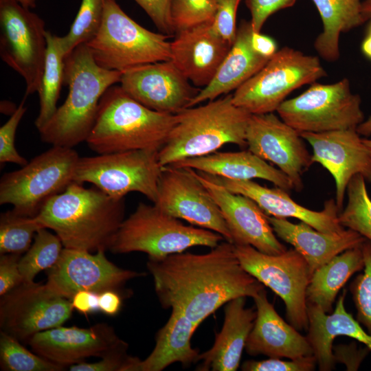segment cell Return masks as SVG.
Instances as JSON below:
<instances>
[{"label":"cell","instance_id":"obj_1","mask_svg":"<svg viewBox=\"0 0 371 371\" xmlns=\"http://www.w3.org/2000/svg\"><path fill=\"white\" fill-rule=\"evenodd\" d=\"M146 267L161 306L181 313L198 326L232 300L253 298L265 289L243 267L234 244L227 240L204 254L181 252L148 259Z\"/></svg>","mask_w":371,"mask_h":371},{"label":"cell","instance_id":"obj_2","mask_svg":"<svg viewBox=\"0 0 371 371\" xmlns=\"http://www.w3.org/2000/svg\"><path fill=\"white\" fill-rule=\"evenodd\" d=\"M124 214V198L73 182L49 199L35 218L54 231L65 248L96 252L110 249Z\"/></svg>","mask_w":371,"mask_h":371},{"label":"cell","instance_id":"obj_3","mask_svg":"<svg viewBox=\"0 0 371 371\" xmlns=\"http://www.w3.org/2000/svg\"><path fill=\"white\" fill-rule=\"evenodd\" d=\"M122 73L98 65L85 43L77 46L65 58L67 97L38 130L42 142L67 148L86 142L101 98L109 87L120 83Z\"/></svg>","mask_w":371,"mask_h":371},{"label":"cell","instance_id":"obj_4","mask_svg":"<svg viewBox=\"0 0 371 371\" xmlns=\"http://www.w3.org/2000/svg\"><path fill=\"white\" fill-rule=\"evenodd\" d=\"M251 115L234 104L232 94L183 109L175 114V123L158 152L160 165L207 155L227 144L247 147Z\"/></svg>","mask_w":371,"mask_h":371},{"label":"cell","instance_id":"obj_5","mask_svg":"<svg viewBox=\"0 0 371 371\" xmlns=\"http://www.w3.org/2000/svg\"><path fill=\"white\" fill-rule=\"evenodd\" d=\"M175 123V114L152 110L128 95L120 85H113L100 99L86 142L98 154L159 150Z\"/></svg>","mask_w":371,"mask_h":371},{"label":"cell","instance_id":"obj_6","mask_svg":"<svg viewBox=\"0 0 371 371\" xmlns=\"http://www.w3.org/2000/svg\"><path fill=\"white\" fill-rule=\"evenodd\" d=\"M224 238L210 229L186 225L155 204L140 202L120 225L110 249L114 254L143 252L161 260L195 246L214 248Z\"/></svg>","mask_w":371,"mask_h":371},{"label":"cell","instance_id":"obj_7","mask_svg":"<svg viewBox=\"0 0 371 371\" xmlns=\"http://www.w3.org/2000/svg\"><path fill=\"white\" fill-rule=\"evenodd\" d=\"M168 35L138 24L116 0H104V14L96 35L85 43L100 67L124 72L133 67L171 60Z\"/></svg>","mask_w":371,"mask_h":371},{"label":"cell","instance_id":"obj_8","mask_svg":"<svg viewBox=\"0 0 371 371\" xmlns=\"http://www.w3.org/2000/svg\"><path fill=\"white\" fill-rule=\"evenodd\" d=\"M74 148L52 146L19 170L4 174L0 181V204L16 212L35 217L45 203L73 182L80 159Z\"/></svg>","mask_w":371,"mask_h":371},{"label":"cell","instance_id":"obj_9","mask_svg":"<svg viewBox=\"0 0 371 371\" xmlns=\"http://www.w3.org/2000/svg\"><path fill=\"white\" fill-rule=\"evenodd\" d=\"M326 76L318 57L284 47L235 90L233 102L251 115L273 113L293 91Z\"/></svg>","mask_w":371,"mask_h":371},{"label":"cell","instance_id":"obj_10","mask_svg":"<svg viewBox=\"0 0 371 371\" xmlns=\"http://www.w3.org/2000/svg\"><path fill=\"white\" fill-rule=\"evenodd\" d=\"M361 102L344 78L333 84L315 82L298 96L284 100L276 111L300 133L357 129L365 120Z\"/></svg>","mask_w":371,"mask_h":371},{"label":"cell","instance_id":"obj_11","mask_svg":"<svg viewBox=\"0 0 371 371\" xmlns=\"http://www.w3.org/2000/svg\"><path fill=\"white\" fill-rule=\"evenodd\" d=\"M158 152L142 149L80 157L74 182L91 183L117 199L139 192L154 203L162 170Z\"/></svg>","mask_w":371,"mask_h":371},{"label":"cell","instance_id":"obj_12","mask_svg":"<svg viewBox=\"0 0 371 371\" xmlns=\"http://www.w3.org/2000/svg\"><path fill=\"white\" fill-rule=\"evenodd\" d=\"M234 245L243 267L282 300L289 324L299 331L307 330L306 289L313 273L304 257L294 248L271 255L250 245Z\"/></svg>","mask_w":371,"mask_h":371},{"label":"cell","instance_id":"obj_13","mask_svg":"<svg viewBox=\"0 0 371 371\" xmlns=\"http://www.w3.org/2000/svg\"><path fill=\"white\" fill-rule=\"evenodd\" d=\"M43 20L15 0H0V56L22 76L25 97L38 92L47 49Z\"/></svg>","mask_w":371,"mask_h":371},{"label":"cell","instance_id":"obj_14","mask_svg":"<svg viewBox=\"0 0 371 371\" xmlns=\"http://www.w3.org/2000/svg\"><path fill=\"white\" fill-rule=\"evenodd\" d=\"M71 300L45 284L23 282L0 300V330L21 343L36 334L62 326L72 314Z\"/></svg>","mask_w":371,"mask_h":371},{"label":"cell","instance_id":"obj_15","mask_svg":"<svg viewBox=\"0 0 371 371\" xmlns=\"http://www.w3.org/2000/svg\"><path fill=\"white\" fill-rule=\"evenodd\" d=\"M153 204L172 216L215 232L233 244L219 207L194 170L170 165L162 167Z\"/></svg>","mask_w":371,"mask_h":371},{"label":"cell","instance_id":"obj_16","mask_svg":"<svg viewBox=\"0 0 371 371\" xmlns=\"http://www.w3.org/2000/svg\"><path fill=\"white\" fill-rule=\"evenodd\" d=\"M91 253L64 247L56 263L49 269L45 284L71 300L80 291L100 293L113 290L121 293L128 281L146 275L117 267L106 258L105 251Z\"/></svg>","mask_w":371,"mask_h":371},{"label":"cell","instance_id":"obj_17","mask_svg":"<svg viewBox=\"0 0 371 371\" xmlns=\"http://www.w3.org/2000/svg\"><path fill=\"white\" fill-rule=\"evenodd\" d=\"M303 140L298 131L273 113L250 117L246 133L248 150L276 165L297 192L303 188V174L313 164Z\"/></svg>","mask_w":371,"mask_h":371},{"label":"cell","instance_id":"obj_18","mask_svg":"<svg viewBox=\"0 0 371 371\" xmlns=\"http://www.w3.org/2000/svg\"><path fill=\"white\" fill-rule=\"evenodd\" d=\"M120 84L128 95L142 104L170 114L188 108L201 89L192 87L171 60L126 70Z\"/></svg>","mask_w":371,"mask_h":371},{"label":"cell","instance_id":"obj_19","mask_svg":"<svg viewBox=\"0 0 371 371\" xmlns=\"http://www.w3.org/2000/svg\"><path fill=\"white\" fill-rule=\"evenodd\" d=\"M27 344L39 356L65 368L91 357L102 358L128 348L113 328L105 323L89 328L60 326L34 335Z\"/></svg>","mask_w":371,"mask_h":371},{"label":"cell","instance_id":"obj_20","mask_svg":"<svg viewBox=\"0 0 371 371\" xmlns=\"http://www.w3.org/2000/svg\"><path fill=\"white\" fill-rule=\"evenodd\" d=\"M313 149V163L317 162L333 176L335 202L341 211L350 179L357 174L371 182V153L357 129L324 133H302Z\"/></svg>","mask_w":371,"mask_h":371},{"label":"cell","instance_id":"obj_21","mask_svg":"<svg viewBox=\"0 0 371 371\" xmlns=\"http://www.w3.org/2000/svg\"><path fill=\"white\" fill-rule=\"evenodd\" d=\"M195 174L219 207L234 245H250L271 255L286 250L276 235L268 215L254 201L229 191L201 172L195 170Z\"/></svg>","mask_w":371,"mask_h":371},{"label":"cell","instance_id":"obj_22","mask_svg":"<svg viewBox=\"0 0 371 371\" xmlns=\"http://www.w3.org/2000/svg\"><path fill=\"white\" fill-rule=\"evenodd\" d=\"M232 45L212 23H205L176 33L170 42L171 60L195 87L204 88L214 78Z\"/></svg>","mask_w":371,"mask_h":371},{"label":"cell","instance_id":"obj_23","mask_svg":"<svg viewBox=\"0 0 371 371\" xmlns=\"http://www.w3.org/2000/svg\"><path fill=\"white\" fill-rule=\"evenodd\" d=\"M201 173L229 191L251 199L269 216L295 218L325 233L339 232L345 229L339 223L340 210L333 199L326 201L322 210L314 211L299 205L280 188H269L253 180H234Z\"/></svg>","mask_w":371,"mask_h":371},{"label":"cell","instance_id":"obj_24","mask_svg":"<svg viewBox=\"0 0 371 371\" xmlns=\"http://www.w3.org/2000/svg\"><path fill=\"white\" fill-rule=\"evenodd\" d=\"M253 299L256 317L245 347L249 355L290 359L313 355L306 337L278 315L265 289Z\"/></svg>","mask_w":371,"mask_h":371},{"label":"cell","instance_id":"obj_25","mask_svg":"<svg viewBox=\"0 0 371 371\" xmlns=\"http://www.w3.org/2000/svg\"><path fill=\"white\" fill-rule=\"evenodd\" d=\"M268 219L277 237L291 245L304 257L312 273L335 256L361 246L366 240L350 229L325 233L302 221L293 223L286 218L269 215Z\"/></svg>","mask_w":371,"mask_h":371},{"label":"cell","instance_id":"obj_26","mask_svg":"<svg viewBox=\"0 0 371 371\" xmlns=\"http://www.w3.org/2000/svg\"><path fill=\"white\" fill-rule=\"evenodd\" d=\"M346 294L344 290L330 314H327L318 306L307 304L308 326L306 337L321 371H330L335 368L333 343L337 336L353 338L371 350V335L345 308Z\"/></svg>","mask_w":371,"mask_h":371},{"label":"cell","instance_id":"obj_27","mask_svg":"<svg viewBox=\"0 0 371 371\" xmlns=\"http://www.w3.org/2000/svg\"><path fill=\"white\" fill-rule=\"evenodd\" d=\"M221 330L216 334L210 349L199 356L196 370L236 371L240 365L247 337L253 328L256 311L245 307V297L226 304Z\"/></svg>","mask_w":371,"mask_h":371},{"label":"cell","instance_id":"obj_28","mask_svg":"<svg viewBox=\"0 0 371 371\" xmlns=\"http://www.w3.org/2000/svg\"><path fill=\"white\" fill-rule=\"evenodd\" d=\"M252 33L250 21H242L237 28L235 41L214 78L207 87L201 89L188 108L237 89L268 62L269 58L254 49Z\"/></svg>","mask_w":371,"mask_h":371},{"label":"cell","instance_id":"obj_29","mask_svg":"<svg viewBox=\"0 0 371 371\" xmlns=\"http://www.w3.org/2000/svg\"><path fill=\"white\" fill-rule=\"evenodd\" d=\"M170 166L189 168L199 172L234 180L262 179L287 192L293 189L289 177L250 150L216 152L188 158Z\"/></svg>","mask_w":371,"mask_h":371},{"label":"cell","instance_id":"obj_30","mask_svg":"<svg viewBox=\"0 0 371 371\" xmlns=\"http://www.w3.org/2000/svg\"><path fill=\"white\" fill-rule=\"evenodd\" d=\"M197 327L181 313L172 311L167 322L157 332L153 350L141 360L139 371H161L177 362L183 366L198 362L200 353L191 345Z\"/></svg>","mask_w":371,"mask_h":371},{"label":"cell","instance_id":"obj_31","mask_svg":"<svg viewBox=\"0 0 371 371\" xmlns=\"http://www.w3.org/2000/svg\"><path fill=\"white\" fill-rule=\"evenodd\" d=\"M363 267L361 245L335 256L313 273L306 289L307 304L330 313L340 289L354 273Z\"/></svg>","mask_w":371,"mask_h":371},{"label":"cell","instance_id":"obj_32","mask_svg":"<svg viewBox=\"0 0 371 371\" xmlns=\"http://www.w3.org/2000/svg\"><path fill=\"white\" fill-rule=\"evenodd\" d=\"M322 21L323 30L316 38L314 47L326 61L339 59L341 33L364 23L362 0H312Z\"/></svg>","mask_w":371,"mask_h":371},{"label":"cell","instance_id":"obj_33","mask_svg":"<svg viewBox=\"0 0 371 371\" xmlns=\"http://www.w3.org/2000/svg\"><path fill=\"white\" fill-rule=\"evenodd\" d=\"M46 39L44 71L38 91L40 109L34 122L38 131L50 120L57 110L56 104L65 80V54L61 47L59 36L47 31Z\"/></svg>","mask_w":371,"mask_h":371},{"label":"cell","instance_id":"obj_34","mask_svg":"<svg viewBox=\"0 0 371 371\" xmlns=\"http://www.w3.org/2000/svg\"><path fill=\"white\" fill-rule=\"evenodd\" d=\"M63 248L56 234L45 227L38 229L32 245L19 260V267L24 282H34L39 272L52 267L59 259Z\"/></svg>","mask_w":371,"mask_h":371},{"label":"cell","instance_id":"obj_35","mask_svg":"<svg viewBox=\"0 0 371 371\" xmlns=\"http://www.w3.org/2000/svg\"><path fill=\"white\" fill-rule=\"evenodd\" d=\"M346 192L348 203L339 212V223L371 242V199L363 176L355 175L350 181Z\"/></svg>","mask_w":371,"mask_h":371},{"label":"cell","instance_id":"obj_36","mask_svg":"<svg viewBox=\"0 0 371 371\" xmlns=\"http://www.w3.org/2000/svg\"><path fill=\"white\" fill-rule=\"evenodd\" d=\"M43 228L35 217L8 210L0 215V255L22 254L32 245L35 234Z\"/></svg>","mask_w":371,"mask_h":371},{"label":"cell","instance_id":"obj_37","mask_svg":"<svg viewBox=\"0 0 371 371\" xmlns=\"http://www.w3.org/2000/svg\"><path fill=\"white\" fill-rule=\"evenodd\" d=\"M104 0H82L68 33L59 36L65 56L77 46L87 43L98 33L103 19Z\"/></svg>","mask_w":371,"mask_h":371},{"label":"cell","instance_id":"obj_38","mask_svg":"<svg viewBox=\"0 0 371 371\" xmlns=\"http://www.w3.org/2000/svg\"><path fill=\"white\" fill-rule=\"evenodd\" d=\"M0 366L6 371H61L65 367L32 353L14 337L0 330Z\"/></svg>","mask_w":371,"mask_h":371},{"label":"cell","instance_id":"obj_39","mask_svg":"<svg viewBox=\"0 0 371 371\" xmlns=\"http://www.w3.org/2000/svg\"><path fill=\"white\" fill-rule=\"evenodd\" d=\"M214 0H172L170 17L175 34L199 25L213 23Z\"/></svg>","mask_w":371,"mask_h":371},{"label":"cell","instance_id":"obj_40","mask_svg":"<svg viewBox=\"0 0 371 371\" xmlns=\"http://www.w3.org/2000/svg\"><path fill=\"white\" fill-rule=\"evenodd\" d=\"M364 267L351 282L350 290L357 311V320L371 335V242L366 240L361 245Z\"/></svg>","mask_w":371,"mask_h":371},{"label":"cell","instance_id":"obj_41","mask_svg":"<svg viewBox=\"0 0 371 371\" xmlns=\"http://www.w3.org/2000/svg\"><path fill=\"white\" fill-rule=\"evenodd\" d=\"M24 96L19 106L11 114L8 120L0 128V163H12L20 166L28 161L21 156L15 147V135L17 127L25 115L27 107Z\"/></svg>","mask_w":371,"mask_h":371},{"label":"cell","instance_id":"obj_42","mask_svg":"<svg viewBox=\"0 0 371 371\" xmlns=\"http://www.w3.org/2000/svg\"><path fill=\"white\" fill-rule=\"evenodd\" d=\"M128 349L114 352L93 362H82L69 366L71 371H139L141 359L129 355Z\"/></svg>","mask_w":371,"mask_h":371},{"label":"cell","instance_id":"obj_43","mask_svg":"<svg viewBox=\"0 0 371 371\" xmlns=\"http://www.w3.org/2000/svg\"><path fill=\"white\" fill-rule=\"evenodd\" d=\"M317 365L314 355L304 356L289 361L269 357L268 359L248 360L241 366L244 371H312Z\"/></svg>","mask_w":371,"mask_h":371},{"label":"cell","instance_id":"obj_44","mask_svg":"<svg viewBox=\"0 0 371 371\" xmlns=\"http://www.w3.org/2000/svg\"><path fill=\"white\" fill-rule=\"evenodd\" d=\"M241 0H214L216 14L212 25L218 34L233 45L237 32L236 14Z\"/></svg>","mask_w":371,"mask_h":371},{"label":"cell","instance_id":"obj_45","mask_svg":"<svg viewBox=\"0 0 371 371\" xmlns=\"http://www.w3.org/2000/svg\"><path fill=\"white\" fill-rule=\"evenodd\" d=\"M297 0H245L254 32H260L267 19L275 12L293 6Z\"/></svg>","mask_w":371,"mask_h":371},{"label":"cell","instance_id":"obj_46","mask_svg":"<svg viewBox=\"0 0 371 371\" xmlns=\"http://www.w3.org/2000/svg\"><path fill=\"white\" fill-rule=\"evenodd\" d=\"M149 16L155 26L164 34L175 33L170 17L172 0H134Z\"/></svg>","mask_w":371,"mask_h":371},{"label":"cell","instance_id":"obj_47","mask_svg":"<svg viewBox=\"0 0 371 371\" xmlns=\"http://www.w3.org/2000/svg\"><path fill=\"white\" fill-rule=\"evenodd\" d=\"M21 254H4L0 256V296L6 294L23 282L19 263Z\"/></svg>","mask_w":371,"mask_h":371},{"label":"cell","instance_id":"obj_48","mask_svg":"<svg viewBox=\"0 0 371 371\" xmlns=\"http://www.w3.org/2000/svg\"><path fill=\"white\" fill-rule=\"evenodd\" d=\"M371 351L368 346L357 347L355 341L349 344H338L333 347L335 363L345 365L346 370H357L361 363Z\"/></svg>","mask_w":371,"mask_h":371},{"label":"cell","instance_id":"obj_49","mask_svg":"<svg viewBox=\"0 0 371 371\" xmlns=\"http://www.w3.org/2000/svg\"><path fill=\"white\" fill-rule=\"evenodd\" d=\"M98 294L88 291L77 292L71 300L74 309L84 315L99 311Z\"/></svg>","mask_w":371,"mask_h":371},{"label":"cell","instance_id":"obj_50","mask_svg":"<svg viewBox=\"0 0 371 371\" xmlns=\"http://www.w3.org/2000/svg\"><path fill=\"white\" fill-rule=\"evenodd\" d=\"M122 296L121 293L108 290L98 294L99 311L102 313L113 316L117 314L121 308Z\"/></svg>","mask_w":371,"mask_h":371},{"label":"cell","instance_id":"obj_51","mask_svg":"<svg viewBox=\"0 0 371 371\" xmlns=\"http://www.w3.org/2000/svg\"><path fill=\"white\" fill-rule=\"evenodd\" d=\"M251 45L257 53L269 59L278 51L275 41L270 36L262 34L260 32H253Z\"/></svg>","mask_w":371,"mask_h":371},{"label":"cell","instance_id":"obj_52","mask_svg":"<svg viewBox=\"0 0 371 371\" xmlns=\"http://www.w3.org/2000/svg\"><path fill=\"white\" fill-rule=\"evenodd\" d=\"M357 131L360 135L365 137H368L371 135V116L357 126Z\"/></svg>","mask_w":371,"mask_h":371},{"label":"cell","instance_id":"obj_53","mask_svg":"<svg viewBox=\"0 0 371 371\" xmlns=\"http://www.w3.org/2000/svg\"><path fill=\"white\" fill-rule=\"evenodd\" d=\"M361 49L363 53L371 59V23L368 34L362 43Z\"/></svg>","mask_w":371,"mask_h":371},{"label":"cell","instance_id":"obj_54","mask_svg":"<svg viewBox=\"0 0 371 371\" xmlns=\"http://www.w3.org/2000/svg\"><path fill=\"white\" fill-rule=\"evenodd\" d=\"M362 16L364 22L371 20V0L362 1Z\"/></svg>","mask_w":371,"mask_h":371},{"label":"cell","instance_id":"obj_55","mask_svg":"<svg viewBox=\"0 0 371 371\" xmlns=\"http://www.w3.org/2000/svg\"><path fill=\"white\" fill-rule=\"evenodd\" d=\"M19 2L23 7L30 9L36 6V2L37 0H15Z\"/></svg>","mask_w":371,"mask_h":371},{"label":"cell","instance_id":"obj_56","mask_svg":"<svg viewBox=\"0 0 371 371\" xmlns=\"http://www.w3.org/2000/svg\"><path fill=\"white\" fill-rule=\"evenodd\" d=\"M363 140L371 153V139L363 138Z\"/></svg>","mask_w":371,"mask_h":371}]
</instances>
